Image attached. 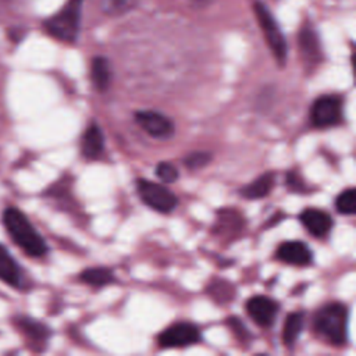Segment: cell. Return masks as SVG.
<instances>
[{
  "label": "cell",
  "instance_id": "cell-1",
  "mask_svg": "<svg viewBox=\"0 0 356 356\" xmlns=\"http://www.w3.org/2000/svg\"><path fill=\"white\" fill-rule=\"evenodd\" d=\"M3 222L13 241L29 256L40 257L47 253V245L26 216L17 207H7Z\"/></svg>",
  "mask_w": 356,
  "mask_h": 356
},
{
  "label": "cell",
  "instance_id": "cell-2",
  "mask_svg": "<svg viewBox=\"0 0 356 356\" xmlns=\"http://www.w3.org/2000/svg\"><path fill=\"white\" fill-rule=\"evenodd\" d=\"M314 330L327 342L335 346L346 343L348 338V309L339 302L323 306L314 316Z\"/></svg>",
  "mask_w": 356,
  "mask_h": 356
},
{
  "label": "cell",
  "instance_id": "cell-3",
  "mask_svg": "<svg viewBox=\"0 0 356 356\" xmlns=\"http://www.w3.org/2000/svg\"><path fill=\"white\" fill-rule=\"evenodd\" d=\"M83 0H67L63 8L44 21L46 32L57 40L74 43L79 33Z\"/></svg>",
  "mask_w": 356,
  "mask_h": 356
},
{
  "label": "cell",
  "instance_id": "cell-4",
  "mask_svg": "<svg viewBox=\"0 0 356 356\" xmlns=\"http://www.w3.org/2000/svg\"><path fill=\"white\" fill-rule=\"evenodd\" d=\"M253 10H254V14L260 24V28L263 31V35L266 38V42H267L270 50L273 51L277 63L284 64L286 60L288 46H286V40H285L277 21L274 19L270 10L260 1H254Z\"/></svg>",
  "mask_w": 356,
  "mask_h": 356
},
{
  "label": "cell",
  "instance_id": "cell-5",
  "mask_svg": "<svg viewBox=\"0 0 356 356\" xmlns=\"http://www.w3.org/2000/svg\"><path fill=\"white\" fill-rule=\"evenodd\" d=\"M342 110L343 99L339 95H323L312 104L310 121L316 128L335 127L342 121Z\"/></svg>",
  "mask_w": 356,
  "mask_h": 356
},
{
  "label": "cell",
  "instance_id": "cell-6",
  "mask_svg": "<svg viewBox=\"0 0 356 356\" xmlns=\"http://www.w3.org/2000/svg\"><path fill=\"white\" fill-rule=\"evenodd\" d=\"M136 191L140 200L159 213H171L178 206V197L175 193L161 184L138 179Z\"/></svg>",
  "mask_w": 356,
  "mask_h": 356
},
{
  "label": "cell",
  "instance_id": "cell-7",
  "mask_svg": "<svg viewBox=\"0 0 356 356\" xmlns=\"http://www.w3.org/2000/svg\"><path fill=\"white\" fill-rule=\"evenodd\" d=\"M200 331L192 323H175L167 327L157 337V342L160 348H185L200 341Z\"/></svg>",
  "mask_w": 356,
  "mask_h": 356
},
{
  "label": "cell",
  "instance_id": "cell-8",
  "mask_svg": "<svg viewBox=\"0 0 356 356\" xmlns=\"http://www.w3.org/2000/svg\"><path fill=\"white\" fill-rule=\"evenodd\" d=\"M135 121L156 139H168L175 132L174 122L164 114L154 110H139L135 113Z\"/></svg>",
  "mask_w": 356,
  "mask_h": 356
},
{
  "label": "cell",
  "instance_id": "cell-9",
  "mask_svg": "<svg viewBox=\"0 0 356 356\" xmlns=\"http://www.w3.org/2000/svg\"><path fill=\"white\" fill-rule=\"evenodd\" d=\"M278 303L264 295L252 296L246 302V312L249 317L259 324L260 327H270L273 325L277 314H278Z\"/></svg>",
  "mask_w": 356,
  "mask_h": 356
},
{
  "label": "cell",
  "instance_id": "cell-10",
  "mask_svg": "<svg viewBox=\"0 0 356 356\" xmlns=\"http://www.w3.org/2000/svg\"><path fill=\"white\" fill-rule=\"evenodd\" d=\"M275 256L282 263H286L291 266H298V267L309 266L313 261V252L302 241L282 242L278 246Z\"/></svg>",
  "mask_w": 356,
  "mask_h": 356
},
{
  "label": "cell",
  "instance_id": "cell-11",
  "mask_svg": "<svg viewBox=\"0 0 356 356\" xmlns=\"http://www.w3.org/2000/svg\"><path fill=\"white\" fill-rule=\"evenodd\" d=\"M299 220L302 225L306 228V231L316 238L325 236L334 225L332 217L327 211L316 207L305 209L299 214Z\"/></svg>",
  "mask_w": 356,
  "mask_h": 356
},
{
  "label": "cell",
  "instance_id": "cell-12",
  "mask_svg": "<svg viewBox=\"0 0 356 356\" xmlns=\"http://www.w3.org/2000/svg\"><path fill=\"white\" fill-rule=\"evenodd\" d=\"M299 49L307 65H317L321 61V47L314 29L305 26L299 32Z\"/></svg>",
  "mask_w": 356,
  "mask_h": 356
},
{
  "label": "cell",
  "instance_id": "cell-13",
  "mask_svg": "<svg viewBox=\"0 0 356 356\" xmlns=\"http://www.w3.org/2000/svg\"><path fill=\"white\" fill-rule=\"evenodd\" d=\"M81 150H82L83 157L88 160H97L103 154L104 135L96 124L89 125L86 128V131L83 132Z\"/></svg>",
  "mask_w": 356,
  "mask_h": 356
},
{
  "label": "cell",
  "instance_id": "cell-14",
  "mask_svg": "<svg viewBox=\"0 0 356 356\" xmlns=\"http://www.w3.org/2000/svg\"><path fill=\"white\" fill-rule=\"evenodd\" d=\"M275 182V174L273 171L264 172L250 184L241 188V195L246 199H261L270 195Z\"/></svg>",
  "mask_w": 356,
  "mask_h": 356
},
{
  "label": "cell",
  "instance_id": "cell-15",
  "mask_svg": "<svg viewBox=\"0 0 356 356\" xmlns=\"http://www.w3.org/2000/svg\"><path fill=\"white\" fill-rule=\"evenodd\" d=\"M0 280L15 288L21 285L19 266L3 245H0Z\"/></svg>",
  "mask_w": 356,
  "mask_h": 356
},
{
  "label": "cell",
  "instance_id": "cell-16",
  "mask_svg": "<svg viewBox=\"0 0 356 356\" xmlns=\"http://www.w3.org/2000/svg\"><path fill=\"white\" fill-rule=\"evenodd\" d=\"M90 78H92L95 88L99 92H104L108 89L110 81H111V71H110L108 60L106 57L97 56L92 60Z\"/></svg>",
  "mask_w": 356,
  "mask_h": 356
},
{
  "label": "cell",
  "instance_id": "cell-17",
  "mask_svg": "<svg viewBox=\"0 0 356 356\" xmlns=\"http://www.w3.org/2000/svg\"><path fill=\"white\" fill-rule=\"evenodd\" d=\"M79 280L93 288H102L106 285H110L115 281V277L111 270L104 267H92L86 268L81 273Z\"/></svg>",
  "mask_w": 356,
  "mask_h": 356
},
{
  "label": "cell",
  "instance_id": "cell-18",
  "mask_svg": "<svg viewBox=\"0 0 356 356\" xmlns=\"http://www.w3.org/2000/svg\"><path fill=\"white\" fill-rule=\"evenodd\" d=\"M303 328V313L302 312H293L286 316L284 328H282V341L286 346H292L296 339L299 338V334Z\"/></svg>",
  "mask_w": 356,
  "mask_h": 356
},
{
  "label": "cell",
  "instance_id": "cell-19",
  "mask_svg": "<svg viewBox=\"0 0 356 356\" xmlns=\"http://www.w3.org/2000/svg\"><path fill=\"white\" fill-rule=\"evenodd\" d=\"M18 327L21 328V331L33 342H44L49 335H50V330L42 324L40 321L28 318V317H21L18 318Z\"/></svg>",
  "mask_w": 356,
  "mask_h": 356
},
{
  "label": "cell",
  "instance_id": "cell-20",
  "mask_svg": "<svg viewBox=\"0 0 356 356\" xmlns=\"http://www.w3.org/2000/svg\"><path fill=\"white\" fill-rule=\"evenodd\" d=\"M217 227L220 229H216V231H218L221 235H224V232L228 227L231 228V232L235 235V234L241 232V229L243 227V220H242L241 214L236 213L235 210H220Z\"/></svg>",
  "mask_w": 356,
  "mask_h": 356
},
{
  "label": "cell",
  "instance_id": "cell-21",
  "mask_svg": "<svg viewBox=\"0 0 356 356\" xmlns=\"http://www.w3.org/2000/svg\"><path fill=\"white\" fill-rule=\"evenodd\" d=\"M335 209L339 214L352 216L356 211V189L348 188L342 191L335 199Z\"/></svg>",
  "mask_w": 356,
  "mask_h": 356
},
{
  "label": "cell",
  "instance_id": "cell-22",
  "mask_svg": "<svg viewBox=\"0 0 356 356\" xmlns=\"http://www.w3.org/2000/svg\"><path fill=\"white\" fill-rule=\"evenodd\" d=\"M156 175L165 184H172L178 179L179 177V171L177 170V167L170 163V161H160L157 165H156V170H154Z\"/></svg>",
  "mask_w": 356,
  "mask_h": 356
},
{
  "label": "cell",
  "instance_id": "cell-23",
  "mask_svg": "<svg viewBox=\"0 0 356 356\" xmlns=\"http://www.w3.org/2000/svg\"><path fill=\"white\" fill-rule=\"evenodd\" d=\"M211 160V154L209 152H192L184 159V164L189 170H199L207 165Z\"/></svg>",
  "mask_w": 356,
  "mask_h": 356
},
{
  "label": "cell",
  "instance_id": "cell-24",
  "mask_svg": "<svg viewBox=\"0 0 356 356\" xmlns=\"http://www.w3.org/2000/svg\"><path fill=\"white\" fill-rule=\"evenodd\" d=\"M285 184H286L288 189L292 191V192H296V193H309L310 192L305 179L302 178V175L296 170H291V171L286 172Z\"/></svg>",
  "mask_w": 356,
  "mask_h": 356
},
{
  "label": "cell",
  "instance_id": "cell-25",
  "mask_svg": "<svg viewBox=\"0 0 356 356\" xmlns=\"http://www.w3.org/2000/svg\"><path fill=\"white\" fill-rule=\"evenodd\" d=\"M227 324L231 327V330L234 331V334H236L239 338L246 339L249 337V332L246 330V327L242 324V321L238 317H229L227 320Z\"/></svg>",
  "mask_w": 356,
  "mask_h": 356
},
{
  "label": "cell",
  "instance_id": "cell-26",
  "mask_svg": "<svg viewBox=\"0 0 356 356\" xmlns=\"http://www.w3.org/2000/svg\"><path fill=\"white\" fill-rule=\"evenodd\" d=\"M128 6V0H104L103 7L107 13H121Z\"/></svg>",
  "mask_w": 356,
  "mask_h": 356
},
{
  "label": "cell",
  "instance_id": "cell-27",
  "mask_svg": "<svg viewBox=\"0 0 356 356\" xmlns=\"http://www.w3.org/2000/svg\"><path fill=\"white\" fill-rule=\"evenodd\" d=\"M196 1H200V3H202V1H203V0H196Z\"/></svg>",
  "mask_w": 356,
  "mask_h": 356
}]
</instances>
